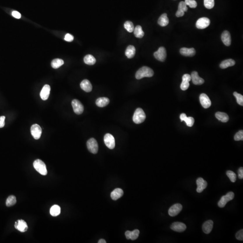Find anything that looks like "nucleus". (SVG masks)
I'll list each match as a JSON object with an SVG mask.
<instances>
[{"label":"nucleus","instance_id":"20","mask_svg":"<svg viewBox=\"0 0 243 243\" xmlns=\"http://www.w3.org/2000/svg\"><path fill=\"white\" fill-rule=\"evenodd\" d=\"M221 40L225 45L230 46L231 44V36L228 31H225L221 36Z\"/></svg>","mask_w":243,"mask_h":243},{"label":"nucleus","instance_id":"43","mask_svg":"<svg viewBox=\"0 0 243 243\" xmlns=\"http://www.w3.org/2000/svg\"><path fill=\"white\" fill-rule=\"evenodd\" d=\"M235 237L238 240L242 241L243 240V230H240L239 231L236 233L235 235Z\"/></svg>","mask_w":243,"mask_h":243},{"label":"nucleus","instance_id":"50","mask_svg":"<svg viewBox=\"0 0 243 243\" xmlns=\"http://www.w3.org/2000/svg\"><path fill=\"white\" fill-rule=\"evenodd\" d=\"M98 243H106V241H105V240H104V239H99V240L98 242Z\"/></svg>","mask_w":243,"mask_h":243},{"label":"nucleus","instance_id":"19","mask_svg":"<svg viewBox=\"0 0 243 243\" xmlns=\"http://www.w3.org/2000/svg\"><path fill=\"white\" fill-rule=\"evenodd\" d=\"M50 87L49 85H44L40 93V97L41 99L46 100L48 99L50 93Z\"/></svg>","mask_w":243,"mask_h":243},{"label":"nucleus","instance_id":"44","mask_svg":"<svg viewBox=\"0 0 243 243\" xmlns=\"http://www.w3.org/2000/svg\"><path fill=\"white\" fill-rule=\"evenodd\" d=\"M74 36L70 34H67L65 35L64 37V40L68 42H71L74 40Z\"/></svg>","mask_w":243,"mask_h":243},{"label":"nucleus","instance_id":"39","mask_svg":"<svg viewBox=\"0 0 243 243\" xmlns=\"http://www.w3.org/2000/svg\"><path fill=\"white\" fill-rule=\"evenodd\" d=\"M139 234H140V231L138 230H134L131 232L130 239L132 240H136L138 238Z\"/></svg>","mask_w":243,"mask_h":243},{"label":"nucleus","instance_id":"31","mask_svg":"<svg viewBox=\"0 0 243 243\" xmlns=\"http://www.w3.org/2000/svg\"><path fill=\"white\" fill-rule=\"evenodd\" d=\"M84 61L86 64L92 65L96 63V60L93 55H88L84 58Z\"/></svg>","mask_w":243,"mask_h":243},{"label":"nucleus","instance_id":"7","mask_svg":"<svg viewBox=\"0 0 243 243\" xmlns=\"http://www.w3.org/2000/svg\"><path fill=\"white\" fill-rule=\"evenodd\" d=\"M72 105L74 112L76 114H82L84 111L83 105L81 102L78 99H74L72 100Z\"/></svg>","mask_w":243,"mask_h":243},{"label":"nucleus","instance_id":"24","mask_svg":"<svg viewBox=\"0 0 243 243\" xmlns=\"http://www.w3.org/2000/svg\"><path fill=\"white\" fill-rule=\"evenodd\" d=\"M123 195V190L120 188H117L113 190L111 193L110 196L112 200H118L119 198L122 197Z\"/></svg>","mask_w":243,"mask_h":243},{"label":"nucleus","instance_id":"46","mask_svg":"<svg viewBox=\"0 0 243 243\" xmlns=\"http://www.w3.org/2000/svg\"><path fill=\"white\" fill-rule=\"evenodd\" d=\"M12 15L13 17L16 18V19H19L21 17V14L17 11H13L12 13Z\"/></svg>","mask_w":243,"mask_h":243},{"label":"nucleus","instance_id":"40","mask_svg":"<svg viewBox=\"0 0 243 243\" xmlns=\"http://www.w3.org/2000/svg\"><path fill=\"white\" fill-rule=\"evenodd\" d=\"M183 121H185L186 123V125L189 127H191L194 125V122H195V120L193 117H187L186 116L185 118H184Z\"/></svg>","mask_w":243,"mask_h":243},{"label":"nucleus","instance_id":"15","mask_svg":"<svg viewBox=\"0 0 243 243\" xmlns=\"http://www.w3.org/2000/svg\"><path fill=\"white\" fill-rule=\"evenodd\" d=\"M188 10L187 5L185 1H181L178 5V10L176 11V15L177 17H182L185 14V12H186Z\"/></svg>","mask_w":243,"mask_h":243},{"label":"nucleus","instance_id":"22","mask_svg":"<svg viewBox=\"0 0 243 243\" xmlns=\"http://www.w3.org/2000/svg\"><path fill=\"white\" fill-rule=\"evenodd\" d=\"M180 52L182 55L185 56H189V57L194 56L196 53L195 50L193 48H187L186 47H183L181 49Z\"/></svg>","mask_w":243,"mask_h":243},{"label":"nucleus","instance_id":"9","mask_svg":"<svg viewBox=\"0 0 243 243\" xmlns=\"http://www.w3.org/2000/svg\"><path fill=\"white\" fill-rule=\"evenodd\" d=\"M154 56L157 60L163 62L167 57L166 50L164 47H160L157 51L154 53Z\"/></svg>","mask_w":243,"mask_h":243},{"label":"nucleus","instance_id":"17","mask_svg":"<svg viewBox=\"0 0 243 243\" xmlns=\"http://www.w3.org/2000/svg\"><path fill=\"white\" fill-rule=\"evenodd\" d=\"M190 76L192 82L195 85H201L204 83V80L199 76L198 73L196 71H193Z\"/></svg>","mask_w":243,"mask_h":243},{"label":"nucleus","instance_id":"13","mask_svg":"<svg viewBox=\"0 0 243 243\" xmlns=\"http://www.w3.org/2000/svg\"><path fill=\"white\" fill-rule=\"evenodd\" d=\"M15 227L16 229L21 232H25L28 229V225L23 220H19L15 223Z\"/></svg>","mask_w":243,"mask_h":243},{"label":"nucleus","instance_id":"38","mask_svg":"<svg viewBox=\"0 0 243 243\" xmlns=\"http://www.w3.org/2000/svg\"><path fill=\"white\" fill-rule=\"evenodd\" d=\"M204 5L207 9H212L214 6V0H204Z\"/></svg>","mask_w":243,"mask_h":243},{"label":"nucleus","instance_id":"35","mask_svg":"<svg viewBox=\"0 0 243 243\" xmlns=\"http://www.w3.org/2000/svg\"><path fill=\"white\" fill-rule=\"evenodd\" d=\"M124 28L129 33H132L134 31V27L133 23L130 21H127L124 25Z\"/></svg>","mask_w":243,"mask_h":243},{"label":"nucleus","instance_id":"28","mask_svg":"<svg viewBox=\"0 0 243 243\" xmlns=\"http://www.w3.org/2000/svg\"><path fill=\"white\" fill-rule=\"evenodd\" d=\"M215 116L216 118L219 121H221V122H227L229 119L228 115L225 113L218 112L216 113Z\"/></svg>","mask_w":243,"mask_h":243},{"label":"nucleus","instance_id":"33","mask_svg":"<svg viewBox=\"0 0 243 243\" xmlns=\"http://www.w3.org/2000/svg\"><path fill=\"white\" fill-rule=\"evenodd\" d=\"M64 64V61L60 59H55L53 60L51 62V65L52 68L54 69H58L60 66H62Z\"/></svg>","mask_w":243,"mask_h":243},{"label":"nucleus","instance_id":"21","mask_svg":"<svg viewBox=\"0 0 243 243\" xmlns=\"http://www.w3.org/2000/svg\"><path fill=\"white\" fill-rule=\"evenodd\" d=\"M214 222L212 220H208L203 224L202 229L204 233L209 234L213 229Z\"/></svg>","mask_w":243,"mask_h":243},{"label":"nucleus","instance_id":"10","mask_svg":"<svg viewBox=\"0 0 243 243\" xmlns=\"http://www.w3.org/2000/svg\"><path fill=\"white\" fill-rule=\"evenodd\" d=\"M210 24V21L206 17H203L197 21L196 26L198 29H204L207 28Z\"/></svg>","mask_w":243,"mask_h":243},{"label":"nucleus","instance_id":"14","mask_svg":"<svg viewBox=\"0 0 243 243\" xmlns=\"http://www.w3.org/2000/svg\"><path fill=\"white\" fill-rule=\"evenodd\" d=\"M171 229L176 232H182L186 230V226L185 224L180 222H175L171 225Z\"/></svg>","mask_w":243,"mask_h":243},{"label":"nucleus","instance_id":"18","mask_svg":"<svg viewBox=\"0 0 243 243\" xmlns=\"http://www.w3.org/2000/svg\"><path fill=\"white\" fill-rule=\"evenodd\" d=\"M196 184L197 185V188L196 191L198 193H201L206 189L208 185L207 181L204 180V179L201 177L198 178L196 180Z\"/></svg>","mask_w":243,"mask_h":243},{"label":"nucleus","instance_id":"32","mask_svg":"<svg viewBox=\"0 0 243 243\" xmlns=\"http://www.w3.org/2000/svg\"><path fill=\"white\" fill-rule=\"evenodd\" d=\"M60 207L58 205H54L50 209V214L51 216H56L60 214Z\"/></svg>","mask_w":243,"mask_h":243},{"label":"nucleus","instance_id":"47","mask_svg":"<svg viewBox=\"0 0 243 243\" xmlns=\"http://www.w3.org/2000/svg\"><path fill=\"white\" fill-rule=\"evenodd\" d=\"M238 177L240 179L243 178V168L242 167H240L238 170Z\"/></svg>","mask_w":243,"mask_h":243},{"label":"nucleus","instance_id":"5","mask_svg":"<svg viewBox=\"0 0 243 243\" xmlns=\"http://www.w3.org/2000/svg\"><path fill=\"white\" fill-rule=\"evenodd\" d=\"M234 193L233 192H229L225 195L221 197L218 203V206L220 208H223L229 201L231 200L234 198Z\"/></svg>","mask_w":243,"mask_h":243},{"label":"nucleus","instance_id":"2","mask_svg":"<svg viewBox=\"0 0 243 243\" xmlns=\"http://www.w3.org/2000/svg\"><path fill=\"white\" fill-rule=\"evenodd\" d=\"M146 118V114L143 109L140 108L137 109L133 115V122L136 124H140L144 122Z\"/></svg>","mask_w":243,"mask_h":243},{"label":"nucleus","instance_id":"11","mask_svg":"<svg viewBox=\"0 0 243 243\" xmlns=\"http://www.w3.org/2000/svg\"><path fill=\"white\" fill-rule=\"evenodd\" d=\"M182 209V206L180 204L173 205L168 210V214L171 216H175L180 213Z\"/></svg>","mask_w":243,"mask_h":243},{"label":"nucleus","instance_id":"23","mask_svg":"<svg viewBox=\"0 0 243 243\" xmlns=\"http://www.w3.org/2000/svg\"><path fill=\"white\" fill-rule=\"evenodd\" d=\"M81 88L87 92H90L92 91V86L90 82L87 79L83 80L80 83Z\"/></svg>","mask_w":243,"mask_h":243},{"label":"nucleus","instance_id":"48","mask_svg":"<svg viewBox=\"0 0 243 243\" xmlns=\"http://www.w3.org/2000/svg\"><path fill=\"white\" fill-rule=\"evenodd\" d=\"M131 231H129V230H127V231H126V232H125V236H126V238L127 239H130V235H131Z\"/></svg>","mask_w":243,"mask_h":243},{"label":"nucleus","instance_id":"8","mask_svg":"<svg viewBox=\"0 0 243 243\" xmlns=\"http://www.w3.org/2000/svg\"><path fill=\"white\" fill-rule=\"evenodd\" d=\"M104 142L105 145L108 148L113 149L115 146V139L111 134L107 133L104 137Z\"/></svg>","mask_w":243,"mask_h":243},{"label":"nucleus","instance_id":"29","mask_svg":"<svg viewBox=\"0 0 243 243\" xmlns=\"http://www.w3.org/2000/svg\"><path fill=\"white\" fill-rule=\"evenodd\" d=\"M135 53H136V48L133 46H129L125 51V55L129 59L133 58L135 56Z\"/></svg>","mask_w":243,"mask_h":243},{"label":"nucleus","instance_id":"45","mask_svg":"<svg viewBox=\"0 0 243 243\" xmlns=\"http://www.w3.org/2000/svg\"><path fill=\"white\" fill-rule=\"evenodd\" d=\"M5 116H2L0 117V128L4 127L5 125Z\"/></svg>","mask_w":243,"mask_h":243},{"label":"nucleus","instance_id":"49","mask_svg":"<svg viewBox=\"0 0 243 243\" xmlns=\"http://www.w3.org/2000/svg\"><path fill=\"white\" fill-rule=\"evenodd\" d=\"M186 117V115L185 114V113H181V114L180 118L181 120V122L183 121V120H184V118H185Z\"/></svg>","mask_w":243,"mask_h":243},{"label":"nucleus","instance_id":"4","mask_svg":"<svg viewBox=\"0 0 243 243\" xmlns=\"http://www.w3.org/2000/svg\"><path fill=\"white\" fill-rule=\"evenodd\" d=\"M88 150L93 154L97 153L98 151V145L97 140L94 138H91L87 141Z\"/></svg>","mask_w":243,"mask_h":243},{"label":"nucleus","instance_id":"34","mask_svg":"<svg viewBox=\"0 0 243 243\" xmlns=\"http://www.w3.org/2000/svg\"><path fill=\"white\" fill-rule=\"evenodd\" d=\"M16 198L14 195H11L8 197L6 201V205L7 207H11L16 203Z\"/></svg>","mask_w":243,"mask_h":243},{"label":"nucleus","instance_id":"6","mask_svg":"<svg viewBox=\"0 0 243 243\" xmlns=\"http://www.w3.org/2000/svg\"><path fill=\"white\" fill-rule=\"evenodd\" d=\"M31 133L33 137L36 140L40 139L42 133V129L39 125L35 124L31 127Z\"/></svg>","mask_w":243,"mask_h":243},{"label":"nucleus","instance_id":"37","mask_svg":"<svg viewBox=\"0 0 243 243\" xmlns=\"http://www.w3.org/2000/svg\"><path fill=\"white\" fill-rule=\"evenodd\" d=\"M234 96L235 97L236 99V102L238 104L241 106L243 105V96L242 95L237 93V92H234L233 93Z\"/></svg>","mask_w":243,"mask_h":243},{"label":"nucleus","instance_id":"25","mask_svg":"<svg viewBox=\"0 0 243 243\" xmlns=\"http://www.w3.org/2000/svg\"><path fill=\"white\" fill-rule=\"evenodd\" d=\"M109 99L107 97H100L96 100V103L99 107H104L109 104Z\"/></svg>","mask_w":243,"mask_h":243},{"label":"nucleus","instance_id":"36","mask_svg":"<svg viewBox=\"0 0 243 243\" xmlns=\"http://www.w3.org/2000/svg\"><path fill=\"white\" fill-rule=\"evenodd\" d=\"M226 174L231 182H235L236 181L237 176L234 172L232 171L229 170L226 172Z\"/></svg>","mask_w":243,"mask_h":243},{"label":"nucleus","instance_id":"12","mask_svg":"<svg viewBox=\"0 0 243 243\" xmlns=\"http://www.w3.org/2000/svg\"><path fill=\"white\" fill-rule=\"evenodd\" d=\"M200 102L205 109H208L211 105V102L207 95L202 93L200 95Z\"/></svg>","mask_w":243,"mask_h":243},{"label":"nucleus","instance_id":"26","mask_svg":"<svg viewBox=\"0 0 243 243\" xmlns=\"http://www.w3.org/2000/svg\"><path fill=\"white\" fill-rule=\"evenodd\" d=\"M158 25L162 27H165L169 23V19L167 16V14L165 13L160 16L158 21Z\"/></svg>","mask_w":243,"mask_h":243},{"label":"nucleus","instance_id":"41","mask_svg":"<svg viewBox=\"0 0 243 243\" xmlns=\"http://www.w3.org/2000/svg\"><path fill=\"white\" fill-rule=\"evenodd\" d=\"M187 6H190L191 8H196L197 6V3L195 0H185V1Z\"/></svg>","mask_w":243,"mask_h":243},{"label":"nucleus","instance_id":"27","mask_svg":"<svg viewBox=\"0 0 243 243\" xmlns=\"http://www.w3.org/2000/svg\"><path fill=\"white\" fill-rule=\"evenodd\" d=\"M235 64V61L230 59L222 61L220 64V67L222 69H225L228 67L234 66Z\"/></svg>","mask_w":243,"mask_h":243},{"label":"nucleus","instance_id":"1","mask_svg":"<svg viewBox=\"0 0 243 243\" xmlns=\"http://www.w3.org/2000/svg\"><path fill=\"white\" fill-rule=\"evenodd\" d=\"M154 74L153 70L146 66H144L141 68L136 74V78L137 79H141L145 77H151Z\"/></svg>","mask_w":243,"mask_h":243},{"label":"nucleus","instance_id":"42","mask_svg":"<svg viewBox=\"0 0 243 243\" xmlns=\"http://www.w3.org/2000/svg\"><path fill=\"white\" fill-rule=\"evenodd\" d=\"M234 139L235 141H243V131L240 130L238 132L235 134L234 137Z\"/></svg>","mask_w":243,"mask_h":243},{"label":"nucleus","instance_id":"16","mask_svg":"<svg viewBox=\"0 0 243 243\" xmlns=\"http://www.w3.org/2000/svg\"><path fill=\"white\" fill-rule=\"evenodd\" d=\"M191 80V76L189 74H185L182 77V82L181 84V88L183 91H186L190 86L189 82Z\"/></svg>","mask_w":243,"mask_h":243},{"label":"nucleus","instance_id":"3","mask_svg":"<svg viewBox=\"0 0 243 243\" xmlns=\"http://www.w3.org/2000/svg\"><path fill=\"white\" fill-rule=\"evenodd\" d=\"M34 167L36 171L42 175H46L47 173V169L45 163L40 160H36L34 162Z\"/></svg>","mask_w":243,"mask_h":243},{"label":"nucleus","instance_id":"30","mask_svg":"<svg viewBox=\"0 0 243 243\" xmlns=\"http://www.w3.org/2000/svg\"><path fill=\"white\" fill-rule=\"evenodd\" d=\"M134 34L136 38L141 39L144 36V32L141 26L137 25L134 28Z\"/></svg>","mask_w":243,"mask_h":243}]
</instances>
